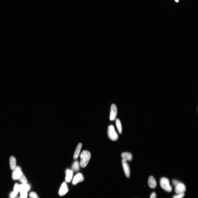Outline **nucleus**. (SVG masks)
<instances>
[{"mask_svg": "<svg viewBox=\"0 0 198 198\" xmlns=\"http://www.w3.org/2000/svg\"><path fill=\"white\" fill-rule=\"evenodd\" d=\"M123 160L126 161L127 160L131 161L132 159V154L128 153H124L121 154Z\"/></svg>", "mask_w": 198, "mask_h": 198, "instance_id": "obj_11", "label": "nucleus"}, {"mask_svg": "<svg viewBox=\"0 0 198 198\" xmlns=\"http://www.w3.org/2000/svg\"><path fill=\"white\" fill-rule=\"evenodd\" d=\"M160 186L166 192H170L172 191V188L170 185L169 180L165 177H162L160 180Z\"/></svg>", "mask_w": 198, "mask_h": 198, "instance_id": "obj_2", "label": "nucleus"}, {"mask_svg": "<svg viewBox=\"0 0 198 198\" xmlns=\"http://www.w3.org/2000/svg\"><path fill=\"white\" fill-rule=\"evenodd\" d=\"M17 195L14 192H12L10 194V198H15Z\"/></svg>", "mask_w": 198, "mask_h": 198, "instance_id": "obj_24", "label": "nucleus"}, {"mask_svg": "<svg viewBox=\"0 0 198 198\" xmlns=\"http://www.w3.org/2000/svg\"><path fill=\"white\" fill-rule=\"evenodd\" d=\"M186 190V188L184 185L181 183L175 187V192L177 194L184 193Z\"/></svg>", "mask_w": 198, "mask_h": 198, "instance_id": "obj_8", "label": "nucleus"}, {"mask_svg": "<svg viewBox=\"0 0 198 198\" xmlns=\"http://www.w3.org/2000/svg\"><path fill=\"white\" fill-rule=\"evenodd\" d=\"M122 164L123 168L125 175L127 178L130 176V169L128 164L126 161L122 160Z\"/></svg>", "mask_w": 198, "mask_h": 198, "instance_id": "obj_9", "label": "nucleus"}, {"mask_svg": "<svg viewBox=\"0 0 198 198\" xmlns=\"http://www.w3.org/2000/svg\"><path fill=\"white\" fill-rule=\"evenodd\" d=\"M175 1L176 2H178L179 0H175Z\"/></svg>", "mask_w": 198, "mask_h": 198, "instance_id": "obj_26", "label": "nucleus"}, {"mask_svg": "<svg viewBox=\"0 0 198 198\" xmlns=\"http://www.w3.org/2000/svg\"><path fill=\"white\" fill-rule=\"evenodd\" d=\"M148 183L149 186L151 188L154 189L157 186L156 181L153 176H150L148 179Z\"/></svg>", "mask_w": 198, "mask_h": 198, "instance_id": "obj_10", "label": "nucleus"}, {"mask_svg": "<svg viewBox=\"0 0 198 198\" xmlns=\"http://www.w3.org/2000/svg\"><path fill=\"white\" fill-rule=\"evenodd\" d=\"M82 146V144L81 143H79L78 144V146L77 147L73 156V159H76L78 158L79 155L80 150H81V149Z\"/></svg>", "mask_w": 198, "mask_h": 198, "instance_id": "obj_14", "label": "nucleus"}, {"mask_svg": "<svg viewBox=\"0 0 198 198\" xmlns=\"http://www.w3.org/2000/svg\"><path fill=\"white\" fill-rule=\"evenodd\" d=\"M19 181L22 184H25L27 182V180L24 174L22 173L21 176L18 179Z\"/></svg>", "mask_w": 198, "mask_h": 198, "instance_id": "obj_18", "label": "nucleus"}, {"mask_svg": "<svg viewBox=\"0 0 198 198\" xmlns=\"http://www.w3.org/2000/svg\"><path fill=\"white\" fill-rule=\"evenodd\" d=\"M66 176L65 180L67 182H69L71 181L73 175V171L72 170H67L66 172Z\"/></svg>", "mask_w": 198, "mask_h": 198, "instance_id": "obj_12", "label": "nucleus"}, {"mask_svg": "<svg viewBox=\"0 0 198 198\" xmlns=\"http://www.w3.org/2000/svg\"><path fill=\"white\" fill-rule=\"evenodd\" d=\"M13 170L12 174L13 179L14 180H18L21 176L23 173L22 172L21 167L19 166H17Z\"/></svg>", "mask_w": 198, "mask_h": 198, "instance_id": "obj_4", "label": "nucleus"}, {"mask_svg": "<svg viewBox=\"0 0 198 198\" xmlns=\"http://www.w3.org/2000/svg\"><path fill=\"white\" fill-rule=\"evenodd\" d=\"M84 179L82 174L81 173H79L77 174L74 177L72 184L73 185H76L78 183L81 182Z\"/></svg>", "mask_w": 198, "mask_h": 198, "instance_id": "obj_7", "label": "nucleus"}, {"mask_svg": "<svg viewBox=\"0 0 198 198\" xmlns=\"http://www.w3.org/2000/svg\"><path fill=\"white\" fill-rule=\"evenodd\" d=\"M116 125L118 129V131L120 133H121L122 132V127L121 123L120 122L119 119H117L116 120Z\"/></svg>", "mask_w": 198, "mask_h": 198, "instance_id": "obj_17", "label": "nucleus"}, {"mask_svg": "<svg viewBox=\"0 0 198 198\" xmlns=\"http://www.w3.org/2000/svg\"><path fill=\"white\" fill-rule=\"evenodd\" d=\"M20 191H23L27 192L31 189V186L27 184H22L20 185Z\"/></svg>", "mask_w": 198, "mask_h": 198, "instance_id": "obj_15", "label": "nucleus"}, {"mask_svg": "<svg viewBox=\"0 0 198 198\" xmlns=\"http://www.w3.org/2000/svg\"><path fill=\"white\" fill-rule=\"evenodd\" d=\"M108 135L110 139L113 141H116L118 139V136L116 133L114 126L110 125L108 127Z\"/></svg>", "mask_w": 198, "mask_h": 198, "instance_id": "obj_3", "label": "nucleus"}, {"mask_svg": "<svg viewBox=\"0 0 198 198\" xmlns=\"http://www.w3.org/2000/svg\"><path fill=\"white\" fill-rule=\"evenodd\" d=\"M81 161L80 163V165L83 168L85 167L89 161L91 157V155L90 152L88 151H83L80 156Z\"/></svg>", "mask_w": 198, "mask_h": 198, "instance_id": "obj_1", "label": "nucleus"}, {"mask_svg": "<svg viewBox=\"0 0 198 198\" xmlns=\"http://www.w3.org/2000/svg\"><path fill=\"white\" fill-rule=\"evenodd\" d=\"M150 198H156V193L155 192L153 193L150 195Z\"/></svg>", "mask_w": 198, "mask_h": 198, "instance_id": "obj_25", "label": "nucleus"}, {"mask_svg": "<svg viewBox=\"0 0 198 198\" xmlns=\"http://www.w3.org/2000/svg\"><path fill=\"white\" fill-rule=\"evenodd\" d=\"M9 163L11 169L12 170H14L16 167V159L14 156H12L10 158Z\"/></svg>", "mask_w": 198, "mask_h": 198, "instance_id": "obj_13", "label": "nucleus"}, {"mask_svg": "<svg viewBox=\"0 0 198 198\" xmlns=\"http://www.w3.org/2000/svg\"><path fill=\"white\" fill-rule=\"evenodd\" d=\"M29 196L31 198H39L37 194L34 192H32L30 193Z\"/></svg>", "mask_w": 198, "mask_h": 198, "instance_id": "obj_21", "label": "nucleus"}, {"mask_svg": "<svg viewBox=\"0 0 198 198\" xmlns=\"http://www.w3.org/2000/svg\"><path fill=\"white\" fill-rule=\"evenodd\" d=\"M20 192L21 198H26L27 196V192L23 191H21Z\"/></svg>", "mask_w": 198, "mask_h": 198, "instance_id": "obj_20", "label": "nucleus"}, {"mask_svg": "<svg viewBox=\"0 0 198 198\" xmlns=\"http://www.w3.org/2000/svg\"><path fill=\"white\" fill-rule=\"evenodd\" d=\"M117 109L116 105L114 104H113L111 107L110 116V120L113 121L116 118L117 114Z\"/></svg>", "mask_w": 198, "mask_h": 198, "instance_id": "obj_6", "label": "nucleus"}, {"mask_svg": "<svg viewBox=\"0 0 198 198\" xmlns=\"http://www.w3.org/2000/svg\"><path fill=\"white\" fill-rule=\"evenodd\" d=\"M80 169L79 164L78 161H76L74 163L72 168V170L73 172H78Z\"/></svg>", "mask_w": 198, "mask_h": 198, "instance_id": "obj_16", "label": "nucleus"}, {"mask_svg": "<svg viewBox=\"0 0 198 198\" xmlns=\"http://www.w3.org/2000/svg\"><path fill=\"white\" fill-rule=\"evenodd\" d=\"M20 185L18 183H16L14 185V193L17 195L18 194L19 192H20Z\"/></svg>", "mask_w": 198, "mask_h": 198, "instance_id": "obj_19", "label": "nucleus"}, {"mask_svg": "<svg viewBox=\"0 0 198 198\" xmlns=\"http://www.w3.org/2000/svg\"><path fill=\"white\" fill-rule=\"evenodd\" d=\"M184 196V193L177 194V195L174 196L173 198H183Z\"/></svg>", "mask_w": 198, "mask_h": 198, "instance_id": "obj_22", "label": "nucleus"}, {"mask_svg": "<svg viewBox=\"0 0 198 198\" xmlns=\"http://www.w3.org/2000/svg\"><path fill=\"white\" fill-rule=\"evenodd\" d=\"M69 191L68 186L65 182H63L60 187L59 191V195L63 196L66 194Z\"/></svg>", "mask_w": 198, "mask_h": 198, "instance_id": "obj_5", "label": "nucleus"}, {"mask_svg": "<svg viewBox=\"0 0 198 198\" xmlns=\"http://www.w3.org/2000/svg\"><path fill=\"white\" fill-rule=\"evenodd\" d=\"M172 183L173 185L175 187H176L181 182L178 181L174 180L172 181Z\"/></svg>", "mask_w": 198, "mask_h": 198, "instance_id": "obj_23", "label": "nucleus"}]
</instances>
